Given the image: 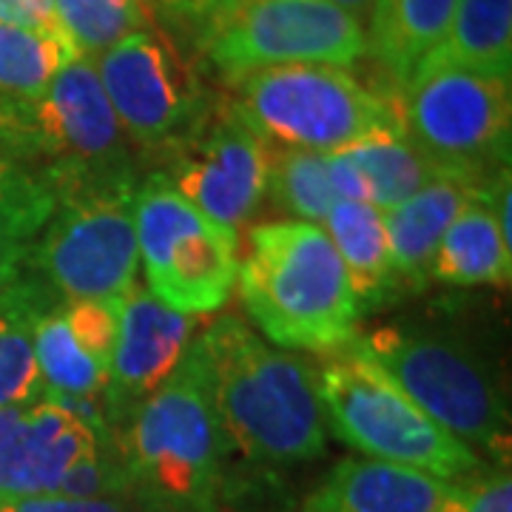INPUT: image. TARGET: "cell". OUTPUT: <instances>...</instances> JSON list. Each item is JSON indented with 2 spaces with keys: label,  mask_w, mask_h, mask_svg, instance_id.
Returning a JSON list of instances; mask_svg holds the SVG:
<instances>
[{
  "label": "cell",
  "mask_w": 512,
  "mask_h": 512,
  "mask_svg": "<svg viewBox=\"0 0 512 512\" xmlns=\"http://www.w3.org/2000/svg\"><path fill=\"white\" fill-rule=\"evenodd\" d=\"M137 512H220L228 436L222 430L205 350L197 339L183 362L114 433Z\"/></svg>",
  "instance_id": "6da1fadb"
},
{
  "label": "cell",
  "mask_w": 512,
  "mask_h": 512,
  "mask_svg": "<svg viewBox=\"0 0 512 512\" xmlns=\"http://www.w3.org/2000/svg\"><path fill=\"white\" fill-rule=\"evenodd\" d=\"M200 342L231 447L265 464H302L325 453L319 373L305 359L265 345L234 316L214 322Z\"/></svg>",
  "instance_id": "7a4b0ae2"
},
{
  "label": "cell",
  "mask_w": 512,
  "mask_h": 512,
  "mask_svg": "<svg viewBox=\"0 0 512 512\" xmlns=\"http://www.w3.org/2000/svg\"><path fill=\"white\" fill-rule=\"evenodd\" d=\"M237 274L251 322L276 345L325 353L353 342L362 305L322 225H256Z\"/></svg>",
  "instance_id": "3957f363"
},
{
  "label": "cell",
  "mask_w": 512,
  "mask_h": 512,
  "mask_svg": "<svg viewBox=\"0 0 512 512\" xmlns=\"http://www.w3.org/2000/svg\"><path fill=\"white\" fill-rule=\"evenodd\" d=\"M231 86V109L268 146L330 154L402 131L396 94L373 92L339 66H276Z\"/></svg>",
  "instance_id": "277c9868"
},
{
  "label": "cell",
  "mask_w": 512,
  "mask_h": 512,
  "mask_svg": "<svg viewBox=\"0 0 512 512\" xmlns=\"http://www.w3.org/2000/svg\"><path fill=\"white\" fill-rule=\"evenodd\" d=\"M134 194V174L60 188L26 268L66 299L128 296L140 262Z\"/></svg>",
  "instance_id": "5b68a950"
},
{
  "label": "cell",
  "mask_w": 512,
  "mask_h": 512,
  "mask_svg": "<svg viewBox=\"0 0 512 512\" xmlns=\"http://www.w3.org/2000/svg\"><path fill=\"white\" fill-rule=\"evenodd\" d=\"M319 396L328 427L356 453L444 481L481 473V458L473 447L421 413L396 384L356 353L333 359L319 373Z\"/></svg>",
  "instance_id": "8992f818"
},
{
  "label": "cell",
  "mask_w": 512,
  "mask_h": 512,
  "mask_svg": "<svg viewBox=\"0 0 512 512\" xmlns=\"http://www.w3.org/2000/svg\"><path fill=\"white\" fill-rule=\"evenodd\" d=\"M393 94L402 134L441 174L487 185L510 168V80L421 69Z\"/></svg>",
  "instance_id": "52a82bcc"
},
{
  "label": "cell",
  "mask_w": 512,
  "mask_h": 512,
  "mask_svg": "<svg viewBox=\"0 0 512 512\" xmlns=\"http://www.w3.org/2000/svg\"><path fill=\"white\" fill-rule=\"evenodd\" d=\"M211 69L237 83L276 66H339L367 57L365 26L328 0H242L205 23Z\"/></svg>",
  "instance_id": "ba28073f"
},
{
  "label": "cell",
  "mask_w": 512,
  "mask_h": 512,
  "mask_svg": "<svg viewBox=\"0 0 512 512\" xmlns=\"http://www.w3.org/2000/svg\"><path fill=\"white\" fill-rule=\"evenodd\" d=\"M350 353L384 373L421 413L467 447L495 453L507 444V407L487 370L456 342L382 328L356 339Z\"/></svg>",
  "instance_id": "9c48e42d"
},
{
  "label": "cell",
  "mask_w": 512,
  "mask_h": 512,
  "mask_svg": "<svg viewBox=\"0 0 512 512\" xmlns=\"http://www.w3.org/2000/svg\"><path fill=\"white\" fill-rule=\"evenodd\" d=\"M137 248L148 288L171 311L214 313L237 282V231L225 228L151 174L134 194Z\"/></svg>",
  "instance_id": "30bf717a"
},
{
  "label": "cell",
  "mask_w": 512,
  "mask_h": 512,
  "mask_svg": "<svg viewBox=\"0 0 512 512\" xmlns=\"http://www.w3.org/2000/svg\"><path fill=\"white\" fill-rule=\"evenodd\" d=\"M92 63L123 134L143 148L168 154L208 123L211 97L160 32L134 29Z\"/></svg>",
  "instance_id": "8fae6325"
},
{
  "label": "cell",
  "mask_w": 512,
  "mask_h": 512,
  "mask_svg": "<svg viewBox=\"0 0 512 512\" xmlns=\"http://www.w3.org/2000/svg\"><path fill=\"white\" fill-rule=\"evenodd\" d=\"M163 177L205 217L237 231L265 197L268 143L228 109L168 151Z\"/></svg>",
  "instance_id": "7c38bea8"
},
{
  "label": "cell",
  "mask_w": 512,
  "mask_h": 512,
  "mask_svg": "<svg viewBox=\"0 0 512 512\" xmlns=\"http://www.w3.org/2000/svg\"><path fill=\"white\" fill-rule=\"evenodd\" d=\"M106 447H114V439L46 396L0 407V495L57 493L74 461Z\"/></svg>",
  "instance_id": "4fadbf2b"
},
{
  "label": "cell",
  "mask_w": 512,
  "mask_h": 512,
  "mask_svg": "<svg viewBox=\"0 0 512 512\" xmlns=\"http://www.w3.org/2000/svg\"><path fill=\"white\" fill-rule=\"evenodd\" d=\"M194 316L165 308L151 291L131 288L120 311V336L106 379V421L111 436L174 373L191 348Z\"/></svg>",
  "instance_id": "5bb4252c"
},
{
  "label": "cell",
  "mask_w": 512,
  "mask_h": 512,
  "mask_svg": "<svg viewBox=\"0 0 512 512\" xmlns=\"http://www.w3.org/2000/svg\"><path fill=\"white\" fill-rule=\"evenodd\" d=\"M458 484L413 467L345 458L305 501L302 512H447Z\"/></svg>",
  "instance_id": "9a60e30c"
},
{
  "label": "cell",
  "mask_w": 512,
  "mask_h": 512,
  "mask_svg": "<svg viewBox=\"0 0 512 512\" xmlns=\"http://www.w3.org/2000/svg\"><path fill=\"white\" fill-rule=\"evenodd\" d=\"M487 188L490 183L481 185L467 177L441 174L407 202L384 211V228L396 276L407 285L421 288L430 279V262L447 225L456 220L467 202L476 200Z\"/></svg>",
  "instance_id": "2e32d148"
},
{
  "label": "cell",
  "mask_w": 512,
  "mask_h": 512,
  "mask_svg": "<svg viewBox=\"0 0 512 512\" xmlns=\"http://www.w3.org/2000/svg\"><path fill=\"white\" fill-rule=\"evenodd\" d=\"M52 308H57L55 291L29 268L0 288V407L29 404L43 396L35 330Z\"/></svg>",
  "instance_id": "e0dca14e"
},
{
  "label": "cell",
  "mask_w": 512,
  "mask_h": 512,
  "mask_svg": "<svg viewBox=\"0 0 512 512\" xmlns=\"http://www.w3.org/2000/svg\"><path fill=\"white\" fill-rule=\"evenodd\" d=\"M458 0H376L367 29V55L393 77L396 89L421 66V60L439 46Z\"/></svg>",
  "instance_id": "ac0fdd59"
},
{
  "label": "cell",
  "mask_w": 512,
  "mask_h": 512,
  "mask_svg": "<svg viewBox=\"0 0 512 512\" xmlns=\"http://www.w3.org/2000/svg\"><path fill=\"white\" fill-rule=\"evenodd\" d=\"M493 185V183H490ZM512 276V245L504 242L490 208V188L461 208L447 225L430 262V279L444 285H507Z\"/></svg>",
  "instance_id": "d6986e66"
},
{
  "label": "cell",
  "mask_w": 512,
  "mask_h": 512,
  "mask_svg": "<svg viewBox=\"0 0 512 512\" xmlns=\"http://www.w3.org/2000/svg\"><path fill=\"white\" fill-rule=\"evenodd\" d=\"M421 69H464L510 80L512 0H458L447 35L416 72Z\"/></svg>",
  "instance_id": "ffe728a7"
},
{
  "label": "cell",
  "mask_w": 512,
  "mask_h": 512,
  "mask_svg": "<svg viewBox=\"0 0 512 512\" xmlns=\"http://www.w3.org/2000/svg\"><path fill=\"white\" fill-rule=\"evenodd\" d=\"M325 234L345 262L359 305L382 302L399 282L384 228V211L370 202H333L325 217Z\"/></svg>",
  "instance_id": "44dd1931"
},
{
  "label": "cell",
  "mask_w": 512,
  "mask_h": 512,
  "mask_svg": "<svg viewBox=\"0 0 512 512\" xmlns=\"http://www.w3.org/2000/svg\"><path fill=\"white\" fill-rule=\"evenodd\" d=\"M55 205V188L43 168L0 160V288L26 271Z\"/></svg>",
  "instance_id": "7402d4cb"
},
{
  "label": "cell",
  "mask_w": 512,
  "mask_h": 512,
  "mask_svg": "<svg viewBox=\"0 0 512 512\" xmlns=\"http://www.w3.org/2000/svg\"><path fill=\"white\" fill-rule=\"evenodd\" d=\"M345 154L365 174L370 205H376L379 211H390L402 205L413 194H419L424 185L441 177L439 168L430 163L402 131L370 137L365 143L345 148Z\"/></svg>",
  "instance_id": "603a6c76"
},
{
  "label": "cell",
  "mask_w": 512,
  "mask_h": 512,
  "mask_svg": "<svg viewBox=\"0 0 512 512\" xmlns=\"http://www.w3.org/2000/svg\"><path fill=\"white\" fill-rule=\"evenodd\" d=\"M80 52L69 35H43L0 23V94L37 100Z\"/></svg>",
  "instance_id": "cb8c5ba5"
},
{
  "label": "cell",
  "mask_w": 512,
  "mask_h": 512,
  "mask_svg": "<svg viewBox=\"0 0 512 512\" xmlns=\"http://www.w3.org/2000/svg\"><path fill=\"white\" fill-rule=\"evenodd\" d=\"M265 194L279 211L299 222H325L336 202L328 177V154L308 148L268 146Z\"/></svg>",
  "instance_id": "d4e9b609"
},
{
  "label": "cell",
  "mask_w": 512,
  "mask_h": 512,
  "mask_svg": "<svg viewBox=\"0 0 512 512\" xmlns=\"http://www.w3.org/2000/svg\"><path fill=\"white\" fill-rule=\"evenodd\" d=\"M35 359L43 390L49 393L97 399L106 390V373L77 348L60 305L46 313L37 325Z\"/></svg>",
  "instance_id": "484cf974"
},
{
  "label": "cell",
  "mask_w": 512,
  "mask_h": 512,
  "mask_svg": "<svg viewBox=\"0 0 512 512\" xmlns=\"http://www.w3.org/2000/svg\"><path fill=\"white\" fill-rule=\"evenodd\" d=\"M55 6L83 57H97L128 32L148 26L143 0H55Z\"/></svg>",
  "instance_id": "4316f807"
},
{
  "label": "cell",
  "mask_w": 512,
  "mask_h": 512,
  "mask_svg": "<svg viewBox=\"0 0 512 512\" xmlns=\"http://www.w3.org/2000/svg\"><path fill=\"white\" fill-rule=\"evenodd\" d=\"M123 299H69V305L63 308L66 325H69V333L74 336L77 348L106 373V379H109L114 345L120 336Z\"/></svg>",
  "instance_id": "83f0119b"
},
{
  "label": "cell",
  "mask_w": 512,
  "mask_h": 512,
  "mask_svg": "<svg viewBox=\"0 0 512 512\" xmlns=\"http://www.w3.org/2000/svg\"><path fill=\"white\" fill-rule=\"evenodd\" d=\"M57 495L69 498H123L128 501V478L114 447L89 453L60 478Z\"/></svg>",
  "instance_id": "f1b7e54d"
},
{
  "label": "cell",
  "mask_w": 512,
  "mask_h": 512,
  "mask_svg": "<svg viewBox=\"0 0 512 512\" xmlns=\"http://www.w3.org/2000/svg\"><path fill=\"white\" fill-rule=\"evenodd\" d=\"M0 512H137L123 498H69V495H0Z\"/></svg>",
  "instance_id": "f546056e"
},
{
  "label": "cell",
  "mask_w": 512,
  "mask_h": 512,
  "mask_svg": "<svg viewBox=\"0 0 512 512\" xmlns=\"http://www.w3.org/2000/svg\"><path fill=\"white\" fill-rule=\"evenodd\" d=\"M0 23L43 35H66L55 0H0Z\"/></svg>",
  "instance_id": "4dcf8cb0"
},
{
  "label": "cell",
  "mask_w": 512,
  "mask_h": 512,
  "mask_svg": "<svg viewBox=\"0 0 512 512\" xmlns=\"http://www.w3.org/2000/svg\"><path fill=\"white\" fill-rule=\"evenodd\" d=\"M464 512H512V478L507 470L464 484Z\"/></svg>",
  "instance_id": "1f68e13d"
},
{
  "label": "cell",
  "mask_w": 512,
  "mask_h": 512,
  "mask_svg": "<svg viewBox=\"0 0 512 512\" xmlns=\"http://www.w3.org/2000/svg\"><path fill=\"white\" fill-rule=\"evenodd\" d=\"M328 177L336 202H370L365 174L359 171V165L353 163L345 151H330L328 154Z\"/></svg>",
  "instance_id": "d6a6232c"
},
{
  "label": "cell",
  "mask_w": 512,
  "mask_h": 512,
  "mask_svg": "<svg viewBox=\"0 0 512 512\" xmlns=\"http://www.w3.org/2000/svg\"><path fill=\"white\" fill-rule=\"evenodd\" d=\"M165 3L171 9H177V12H185L191 18H200L202 23H208L222 9V0H165Z\"/></svg>",
  "instance_id": "836d02e7"
},
{
  "label": "cell",
  "mask_w": 512,
  "mask_h": 512,
  "mask_svg": "<svg viewBox=\"0 0 512 512\" xmlns=\"http://www.w3.org/2000/svg\"><path fill=\"white\" fill-rule=\"evenodd\" d=\"M328 3L339 6V9H345L350 18H356L359 23H362V20L370 18V12H373V3H376V0H328Z\"/></svg>",
  "instance_id": "e575fe53"
},
{
  "label": "cell",
  "mask_w": 512,
  "mask_h": 512,
  "mask_svg": "<svg viewBox=\"0 0 512 512\" xmlns=\"http://www.w3.org/2000/svg\"><path fill=\"white\" fill-rule=\"evenodd\" d=\"M234 3H242V0H222V9H225V6H234ZM220 9V12H222Z\"/></svg>",
  "instance_id": "d590c367"
}]
</instances>
